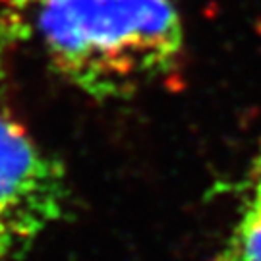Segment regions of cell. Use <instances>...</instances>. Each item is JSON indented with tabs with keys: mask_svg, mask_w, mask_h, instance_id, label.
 <instances>
[{
	"mask_svg": "<svg viewBox=\"0 0 261 261\" xmlns=\"http://www.w3.org/2000/svg\"><path fill=\"white\" fill-rule=\"evenodd\" d=\"M35 28L56 72L103 101L155 85L184 53L174 0H45Z\"/></svg>",
	"mask_w": 261,
	"mask_h": 261,
	"instance_id": "obj_1",
	"label": "cell"
},
{
	"mask_svg": "<svg viewBox=\"0 0 261 261\" xmlns=\"http://www.w3.org/2000/svg\"><path fill=\"white\" fill-rule=\"evenodd\" d=\"M70 184L62 165L0 111V252L12 257L66 215Z\"/></svg>",
	"mask_w": 261,
	"mask_h": 261,
	"instance_id": "obj_2",
	"label": "cell"
},
{
	"mask_svg": "<svg viewBox=\"0 0 261 261\" xmlns=\"http://www.w3.org/2000/svg\"><path fill=\"white\" fill-rule=\"evenodd\" d=\"M217 261H261V196L246 197L242 213Z\"/></svg>",
	"mask_w": 261,
	"mask_h": 261,
	"instance_id": "obj_3",
	"label": "cell"
},
{
	"mask_svg": "<svg viewBox=\"0 0 261 261\" xmlns=\"http://www.w3.org/2000/svg\"><path fill=\"white\" fill-rule=\"evenodd\" d=\"M43 2L45 0H0V21L14 28V33H18L16 29L25 23L28 16H35Z\"/></svg>",
	"mask_w": 261,
	"mask_h": 261,
	"instance_id": "obj_4",
	"label": "cell"
},
{
	"mask_svg": "<svg viewBox=\"0 0 261 261\" xmlns=\"http://www.w3.org/2000/svg\"><path fill=\"white\" fill-rule=\"evenodd\" d=\"M250 194H259L261 196V145L259 151L255 153L252 163V172H250Z\"/></svg>",
	"mask_w": 261,
	"mask_h": 261,
	"instance_id": "obj_5",
	"label": "cell"
},
{
	"mask_svg": "<svg viewBox=\"0 0 261 261\" xmlns=\"http://www.w3.org/2000/svg\"><path fill=\"white\" fill-rule=\"evenodd\" d=\"M4 259H8V257H6V255H4V253L0 252V261H4Z\"/></svg>",
	"mask_w": 261,
	"mask_h": 261,
	"instance_id": "obj_6",
	"label": "cell"
}]
</instances>
